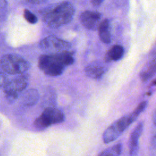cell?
I'll return each mask as SVG.
<instances>
[{"mask_svg":"<svg viewBox=\"0 0 156 156\" xmlns=\"http://www.w3.org/2000/svg\"><path fill=\"white\" fill-rule=\"evenodd\" d=\"M74 62L73 54L68 51L41 55L38 62V68L45 74L56 77L61 75L65 68Z\"/></svg>","mask_w":156,"mask_h":156,"instance_id":"1","label":"cell"},{"mask_svg":"<svg viewBox=\"0 0 156 156\" xmlns=\"http://www.w3.org/2000/svg\"><path fill=\"white\" fill-rule=\"evenodd\" d=\"M75 13L74 6L69 2L52 4L41 12L43 21L49 27L58 28L69 23Z\"/></svg>","mask_w":156,"mask_h":156,"instance_id":"2","label":"cell"},{"mask_svg":"<svg viewBox=\"0 0 156 156\" xmlns=\"http://www.w3.org/2000/svg\"><path fill=\"white\" fill-rule=\"evenodd\" d=\"M0 66L6 73L20 74L27 71L29 63L23 57L15 54H7L0 60Z\"/></svg>","mask_w":156,"mask_h":156,"instance_id":"3","label":"cell"},{"mask_svg":"<svg viewBox=\"0 0 156 156\" xmlns=\"http://www.w3.org/2000/svg\"><path fill=\"white\" fill-rule=\"evenodd\" d=\"M65 119L64 113L54 107H46L42 113L34 121V126L42 130L51 125L61 123Z\"/></svg>","mask_w":156,"mask_h":156,"instance_id":"4","label":"cell"},{"mask_svg":"<svg viewBox=\"0 0 156 156\" xmlns=\"http://www.w3.org/2000/svg\"><path fill=\"white\" fill-rule=\"evenodd\" d=\"M131 124L129 115L116 121L104 131L102 135L104 143L107 144L117 139Z\"/></svg>","mask_w":156,"mask_h":156,"instance_id":"5","label":"cell"},{"mask_svg":"<svg viewBox=\"0 0 156 156\" xmlns=\"http://www.w3.org/2000/svg\"><path fill=\"white\" fill-rule=\"evenodd\" d=\"M39 46L42 51L48 54H55L68 51L71 48V44L54 35H49L40 41Z\"/></svg>","mask_w":156,"mask_h":156,"instance_id":"6","label":"cell"},{"mask_svg":"<svg viewBox=\"0 0 156 156\" xmlns=\"http://www.w3.org/2000/svg\"><path fill=\"white\" fill-rule=\"evenodd\" d=\"M101 14L96 11H85L80 15L81 24L87 29L95 30L98 29L101 22Z\"/></svg>","mask_w":156,"mask_h":156,"instance_id":"7","label":"cell"},{"mask_svg":"<svg viewBox=\"0 0 156 156\" xmlns=\"http://www.w3.org/2000/svg\"><path fill=\"white\" fill-rule=\"evenodd\" d=\"M29 76L26 74H20L12 79H9L6 84L3 87L4 92L6 91H21L25 89L28 84Z\"/></svg>","mask_w":156,"mask_h":156,"instance_id":"8","label":"cell"},{"mask_svg":"<svg viewBox=\"0 0 156 156\" xmlns=\"http://www.w3.org/2000/svg\"><path fill=\"white\" fill-rule=\"evenodd\" d=\"M143 127V122L142 121L139 122L133 129L130 135L129 140V154L130 155H138L139 151V139L142 134Z\"/></svg>","mask_w":156,"mask_h":156,"instance_id":"9","label":"cell"},{"mask_svg":"<svg viewBox=\"0 0 156 156\" xmlns=\"http://www.w3.org/2000/svg\"><path fill=\"white\" fill-rule=\"evenodd\" d=\"M105 72L104 66L99 63L93 62L86 66L85 69V75L91 79H100Z\"/></svg>","mask_w":156,"mask_h":156,"instance_id":"10","label":"cell"},{"mask_svg":"<svg viewBox=\"0 0 156 156\" xmlns=\"http://www.w3.org/2000/svg\"><path fill=\"white\" fill-rule=\"evenodd\" d=\"M98 29L99 37L101 41L105 44H109L111 42V32L109 20L105 19L103 21H101Z\"/></svg>","mask_w":156,"mask_h":156,"instance_id":"11","label":"cell"},{"mask_svg":"<svg viewBox=\"0 0 156 156\" xmlns=\"http://www.w3.org/2000/svg\"><path fill=\"white\" fill-rule=\"evenodd\" d=\"M124 54V48L121 45L113 46L106 53L104 60L106 62L119 60Z\"/></svg>","mask_w":156,"mask_h":156,"instance_id":"12","label":"cell"},{"mask_svg":"<svg viewBox=\"0 0 156 156\" xmlns=\"http://www.w3.org/2000/svg\"><path fill=\"white\" fill-rule=\"evenodd\" d=\"M155 73V60L153 58L152 60L147 63L141 69L140 73V78L143 82H146L149 80Z\"/></svg>","mask_w":156,"mask_h":156,"instance_id":"13","label":"cell"},{"mask_svg":"<svg viewBox=\"0 0 156 156\" xmlns=\"http://www.w3.org/2000/svg\"><path fill=\"white\" fill-rule=\"evenodd\" d=\"M39 100V93L35 89L27 90L23 98V102L26 106H32L37 103Z\"/></svg>","mask_w":156,"mask_h":156,"instance_id":"14","label":"cell"},{"mask_svg":"<svg viewBox=\"0 0 156 156\" xmlns=\"http://www.w3.org/2000/svg\"><path fill=\"white\" fill-rule=\"evenodd\" d=\"M122 151V145L120 143L116 144L113 146L108 147L101 153L98 154V155L105 156V155H112V156H117L121 154Z\"/></svg>","mask_w":156,"mask_h":156,"instance_id":"15","label":"cell"},{"mask_svg":"<svg viewBox=\"0 0 156 156\" xmlns=\"http://www.w3.org/2000/svg\"><path fill=\"white\" fill-rule=\"evenodd\" d=\"M147 101H146L140 102L138 105V106L136 107V108L130 114L128 115L132 123H133L136 119L138 116L141 113V112L144 111V110L147 106Z\"/></svg>","mask_w":156,"mask_h":156,"instance_id":"16","label":"cell"},{"mask_svg":"<svg viewBox=\"0 0 156 156\" xmlns=\"http://www.w3.org/2000/svg\"><path fill=\"white\" fill-rule=\"evenodd\" d=\"M24 18L28 23L32 24H35L38 21L37 17L27 9L24 10Z\"/></svg>","mask_w":156,"mask_h":156,"instance_id":"17","label":"cell"},{"mask_svg":"<svg viewBox=\"0 0 156 156\" xmlns=\"http://www.w3.org/2000/svg\"><path fill=\"white\" fill-rule=\"evenodd\" d=\"M7 7V2L6 0H0V20L4 16Z\"/></svg>","mask_w":156,"mask_h":156,"instance_id":"18","label":"cell"},{"mask_svg":"<svg viewBox=\"0 0 156 156\" xmlns=\"http://www.w3.org/2000/svg\"><path fill=\"white\" fill-rule=\"evenodd\" d=\"M7 75L2 71H0V87H4L9 80Z\"/></svg>","mask_w":156,"mask_h":156,"instance_id":"19","label":"cell"},{"mask_svg":"<svg viewBox=\"0 0 156 156\" xmlns=\"http://www.w3.org/2000/svg\"><path fill=\"white\" fill-rule=\"evenodd\" d=\"M91 4L94 5V6H99L100 5L102 2L104 1V0H90Z\"/></svg>","mask_w":156,"mask_h":156,"instance_id":"20","label":"cell"},{"mask_svg":"<svg viewBox=\"0 0 156 156\" xmlns=\"http://www.w3.org/2000/svg\"><path fill=\"white\" fill-rule=\"evenodd\" d=\"M44 1V0H29V1L31 3H40Z\"/></svg>","mask_w":156,"mask_h":156,"instance_id":"21","label":"cell"},{"mask_svg":"<svg viewBox=\"0 0 156 156\" xmlns=\"http://www.w3.org/2000/svg\"><path fill=\"white\" fill-rule=\"evenodd\" d=\"M155 112L154 113V115H153V122H154V125H155Z\"/></svg>","mask_w":156,"mask_h":156,"instance_id":"22","label":"cell"}]
</instances>
